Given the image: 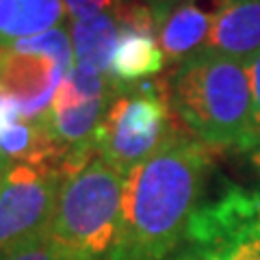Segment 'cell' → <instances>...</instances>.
<instances>
[{"instance_id":"1","label":"cell","mask_w":260,"mask_h":260,"mask_svg":"<svg viewBox=\"0 0 260 260\" xmlns=\"http://www.w3.org/2000/svg\"><path fill=\"white\" fill-rule=\"evenodd\" d=\"M213 167L210 148L180 128L126 176L124 232L115 260H167L186 237Z\"/></svg>"},{"instance_id":"2","label":"cell","mask_w":260,"mask_h":260,"mask_svg":"<svg viewBox=\"0 0 260 260\" xmlns=\"http://www.w3.org/2000/svg\"><path fill=\"white\" fill-rule=\"evenodd\" d=\"M167 95L174 115L208 148L237 152L260 148L247 65L202 50L176 68Z\"/></svg>"},{"instance_id":"3","label":"cell","mask_w":260,"mask_h":260,"mask_svg":"<svg viewBox=\"0 0 260 260\" xmlns=\"http://www.w3.org/2000/svg\"><path fill=\"white\" fill-rule=\"evenodd\" d=\"M126 176L100 154L65 178L50 237L70 260H115L124 232Z\"/></svg>"},{"instance_id":"4","label":"cell","mask_w":260,"mask_h":260,"mask_svg":"<svg viewBox=\"0 0 260 260\" xmlns=\"http://www.w3.org/2000/svg\"><path fill=\"white\" fill-rule=\"evenodd\" d=\"M172 117L167 87L160 89L148 80L124 89L113 87L95 137L98 154L113 169L128 176L174 137L178 126Z\"/></svg>"},{"instance_id":"5","label":"cell","mask_w":260,"mask_h":260,"mask_svg":"<svg viewBox=\"0 0 260 260\" xmlns=\"http://www.w3.org/2000/svg\"><path fill=\"white\" fill-rule=\"evenodd\" d=\"M72 35L63 26L0 44V95L22 119H44L56 91L74 68Z\"/></svg>"},{"instance_id":"6","label":"cell","mask_w":260,"mask_h":260,"mask_svg":"<svg viewBox=\"0 0 260 260\" xmlns=\"http://www.w3.org/2000/svg\"><path fill=\"white\" fill-rule=\"evenodd\" d=\"M111 93V78L83 65H74L61 83L46 117L39 121L68 154L63 172H76L98 154L95 137L109 109Z\"/></svg>"},{"instance_id":"7","label":"cell","mask_w":260,"mask_h":260,"mask_svg":"<svg viewBox=\"0 0 260 260\" xmlns=\"http://www.w3.org/2000/svg\"><path fill=\"white\" fill-rule=\"evenodd\" d=\"M63 182L56 167L7 165L0 180V254L50 232Z\"/></svg>"},{"instance_id":"8","label":"cell","mask_w":260,"mask_h":260,"mask_svg":"<svg viewBox=\"0 0 260 260\" xmlns=\"http://www.w3.org/2000/svg\"><path fill=\"white\" fill-rule=\"evenodd\" d=\"M223 0H182L160 18L158 46L167 63L176 68L206 50L215 15Z\"/></svg>"},{"instance_id":"9","label":"cell","mask_w":260,"mask_h":260,"mask_svg":"<svg viewBox=\"0 0 260 260\" xmlns=\"http://www.w3.org/2000/svg\"><path fill=\"white\" fill-rule=\"evenodd\" d=\"M206 50L249 65L260 54V0H223Z\"/></svg>"},{"instance_id":"10","label":"cell","mask_w":260,"mask_h":260,"mask_svg":"<svg viewBox=\"0 0 260 260\" xmlns=\"http://www.w3.org/2000/svg\"><path fill=\"white\" fill-rule=\"evenodd\" d=\"M167 65L158 46V35L148 28L119 24V39L109 68L111 85L115 89L145 83Z\"/></svg>"},{"instance_id":"11","label":"cell","mask_w":260,"mask_h":260,"mask_svg":"<svg viewBox=\"0 0 260 260\" xmlns=\"http://www.w3.org/2000/svg\"><path fill=\"white\" fill-rule=\"evenodd\" d=\"M0 158L11 162L56 167L63 172L68 154L54 143L39 119H13L0 126Z\"/></svg>"},{"instance_id":"12","label":"cell","mask_w":260,"mask_h":260,"mask_svg":"<svg viewBox=\"0 0 260 260\" xmlns=\"http://www.w3.org/2000/svg\"><path fill=\"white\" fill-rule=\"evenodd\" d=\"M72 48H74V65L91 68L109 76L111 59L119 39L117 11L93 13L72 22Z\"/></svg>"},{"instance_id":"13","label":"cell","mask_w":260,"mask_h":260,"mask_svg":"<svg viewBox=\"0 0 260 260\" xmlns=\"http://www.w3.org/2000/svg\"><path fill=\"white\" fill-rule=\"evenodd\" d=\"M65 15L63 0H0V44L59 28Z\"/></svg>"},{"instance_id":"14","label":"cell","mask_w":260,"mask_h":260,"mask_svg":"<svg viewBox=\"0 0 260 260\" xmlns=\"http://www.w3.org/2000/svg\"><path fill=\"white\" fill-rule=\"evenodd\" d=\"M167 260H260V241L237 243H210V245H191L180 254H172Z\"/></svg>"},{"instance_id":"15","label":"cell","mask_w":260,"mask_h":260,"mask_svg":"<svg viewBox=\"0 0 260 260\" xmlns=\"http://www.w3.org/2000/svg\"><path fill=\"white\" fill-rule=\"evenodd\" d=\"M0 260H70V258L54 243L50 232H48L32 241L22 243V245L13 247L9 251H5V254H0Z\"/></svg>"},{"instance_id":"16","label":"cell","mask_w":260,"mask_h":260,"mask_svg":"<svg viewBox=\"0 0 260 260\" xmlns=\"http://www.w3.org/2000/svg\"><path fill=\"white\" fill-rule=\"evenodd\" d=\"M68 15L74 20L87 18L93 13H104V11H117L124 0H63Z\"/></svg>"},{"instance_id":"17","label":"cell","mask_w":260,"mask_h":260,"mask_svg":"<svg viewBox=\"0 0 260 260\" xmlns=\"http://www.w3.org/2000/svg\"><path fill=\"white\" fill-rule=\"evenodd\" d=\"M249 74V85H251V95H254V107H256V117L260 124V54L247 65Z\"/></svg>"},{"instance_id":"18","label":"cell","mask_w":260,"mask_h":260,"mask_svg":"<svg viewBox=\"0 0 260 260\" xmlns=\"http://www.w3.org/2000/svg\"><path fill=\"white\" fill-rule=\"evenodd\" d=\"M133 3H141V5H148L150 9L156 13V18H158V24H160V18L165 15L172 7H176L178 3H182V0H133Z\"/></svg>"},{"instance_id":"19","label":"cell","mask_w":260,"mask_h":260,"mask_svg":"<svg viewBox=\"0 0 260 260\" xmlns=\"http://www.w3.org/2000/svg\"><path fill=\"white\" fill-rule=\"evenodd\" d=\"M18 117H20V113H18V109H15V104L5 100V98L0 95V126L7 124V121L18 119Z\"/></svg>"},{"instance_id":"20","label":"cell","mask_w":260,"mask_h":260,"mask_svg":"<svg viewBox=\"0 0 260 260\" xmlns=\"http://www.w3.org/2000/svg\"><path fill=\"white\" fill-rule=\"evenodd\" d=\"M5 169H7V160L0 158V180H3V176H5Z\"/></svg>"},{"instance_id":"21","label":"cell","mask_w":260,"mask_h":260,"mask_svg":"<svg viewBox=\"0 0 260 260\" xmlns=\"http://www.w3.org/2000/svg\"><path fill=\"white\" fill-rule=\"evenodd\" d=\"M254 160L258 162V167H260V148H258V150H256V154H254Z\"/></svg>"}]
</instances>
